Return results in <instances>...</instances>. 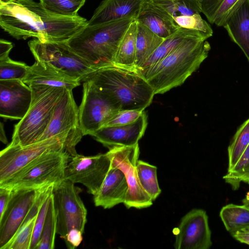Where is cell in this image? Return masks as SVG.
I'll return each instance as SVG.
<instances>
[{
  "label": "cell",
  "mask_w": 249,
  "mask_h": 249,
  "mask_svg": "<svg viewBox=\"0 0 249 249\" xmlns=\"http://www.w3.org/2000/svg\"><path fill=\"white\" fill-rule=\"evenodd\" d=\"M87 22L78 15L53 14L33 0L0 3V26L18 40L35 37L41 42H66Z\"/></svg>",
  "instance_id": "6da1fadb"
},
{
  "label": "cell",
  "mask_w": 249,
  "mask_h": 249,
  "mask_svg": "<svg viewBox=\"0 0 249 249\" xmlns=\"http://www.w3.org/2000/svg\"><path fill=\"white\" fill-rule=\"evenodd\" d=\"M210 43L202 35L184 40L165 57L139 72L152 87L155 94H163L182 85L208 57Z\"/></svg>",
  "instance_id": "7a4b0ae2"
},
{
  "label": "cell",
  "mask_w": 249,
  "mask_h": 249,
  "mask_svg": "<svg viewBox=\"0 0 249 249\" xmlns=\"http://www.w3.org/2000/svg\"><path fill=\"white\" fill-rule=\"evenodd\" d=\"M85 80L91 82L119 110H144L155 95L136 69L113 65L95 70Z\"/></svg>",
  "instance_id": "3957f363"
},
{
  "label": "cell",
  "mask_w": 249,
  "mask_h": 249,
  "mask_svg": "<svg viewBox=\"0 0 249 249\" xmlns=\"http://www.w3.org/2000/svg\"><path fill=\"white\" fill-rule=\"evenodd\" d=\"M135 19L128 18L96 25L87 24L66 42L94 70L110 66L113 65L122 37Z\"/></svg>",
  "instance_id": "277c9868"
},
{
  "label": "cell",
  "mask_w": 249,
  "mask_h": 249,
  "mask_svg": "<svg viewBox=\"0 0 249 249\" xmlns=\"http://www.w3.org/2000/svg\"><path fill=\"white\" fill-rule=\"evenodd\" d=\"M70 157L64 150L46 152L0 183V187L16 190L57 184L64 179Z\"/></svg>",
  "instance_id": "5b68a950"
},
{
  "label": "cell",
  "mask_w": 249,
  "mask_h": 249,
  "mask_svg": "<svg viewBox=\"0 0 249 249\" xmlns=\"http://www.w3.org/2000/svg\"><path fill=\"white\" fill-rule=\"evenodd\" d=\"M66 89L51 88L35 99L25 116L15 126L12 145L35 143L45 131L54 109Z\"/></svg>",
  "instance_id": "8992f818"
},
{
  "label": "cell",
  "mask_w": 249,
  "mask_h": 249,
  "mask_svg": "<svg viewBox=\"0 0 249 249\" xmlns=\"http://www.w3.org/2000/svg\"><path fill=\"white\" fill-rule=\"evenodd\" d=\"M74 184L64 179L54 185L53 192L56 233L63 239L73 229L84 233L87 221V210L79 195L82 191Z\"/></svg>",
  "instance_id": "52a82bcc"
},
{
  "label": "cell",
  "mask_w": 249,
  "mask_h": 249,
  "mask_svg": "<svg viewBox=\"0 0 249 249\" xmlns=\"http://www.w3.org/2000/svg\"><path fill=\"white\" fill-rule=\"evenodd\" d=\"M59 135H64L66 137L64 150L70 157L77 155L75 147L83 135L79 119V107L76 104L71 90L65 89L55 106L47 128L37 142Z\"/></svg>",
  "instance_id": "ba28073f"
},
{
  "label": "cell",
  "mask_w": 249,
  "mask_h": 249,
  "mask_svg": "<svg viewBox=\"0 0 249 249\" xmlns=\"http://www.w3.org/2000/svg\"><path fill=\"white\" fill-rule=\"evenodd\" d=\"M28 44L36 61L47 63L80 82L95 71L66 42H41L36 38Z\"/></svg>",
  "instance_id": "9c48e42d"
},
{
  "label": "cell",
  "mask_w": 249,
  "mask_h": 249,
  "mask_svg": "<svg viewBox=\"0 0 249 249\" xmlns=\"http://www.w3.org/2000/svg\"><path fill=\"white\" fill-rule=\"evenodd\" d=\"M107 154L111 164L122 170L125 176L128 187L124 203L125 207L142 209L151 206L153 201L141 186L137 171L139 143L130 146H115L109 149Z\"/></svg>",
  "instance_id": "30bf717a"
},
{
  "label": "cell",
  "mask_w": 249,
  "mask_h": 249,
  "mask_svg": "<svg viewBox=\"0 0 249 249\" xmlns=\"http://www.w3.org/2000/svg\"><path fill=\"white\" fill-rule=\"evenodd\" d=\"M66 139L64 135H59L25 146L9 144L0 152V183L44 153L64 150Z\"/></svg>",
  "instance_id": "8fae6325"
},
{
  "label": "cell",
  "mask_w": 249,
  "mask_h": 249,
  "mask_svg": "<svg viewBox=\"0 0 249 249\" xmlns=\"http://www.w3.org/2000/svg\"><path fill=\"white\" fill-rule=\"evenodd\" d=\"M79 115L83 136L92 135L119 110L89 80L83 81Z\"/></svg>",
  "instance_id": "7c38bea8"
},
{
  "label": "cell",
  "mask_w": 249,
  "mask_h": 249,
  "mask_svg": "<svg viewBox=\"0 0 249 249\" xmlns=\"http://www.w3.org/2000/svg\"><path fill=\"white\" fill-rule=\"evenodd\" d=\"M110 165L111 160L107 153L89 156L77 154L70 157L64 179L82 184L88 192L94 196L103 184Z\"/></svg>",
  "instance_id": "4fadbf2b"
},
{
  "label": "cell",
  "mask_w": 249,
  "mask_h": 249,
  "mask_svg": "<svg viewBox=\"0 0 249 249\" xmlns=\"http://www.w3.org/2000/svg\"><path fill=\"white\" fill-rule=\"evenodd\" d=\"M174 233L176 249H208L212 245L208 217L202 209H194L187 213Z\"/></svg>",
  "instance_id": "5bb4252c"
},
{
  "label": "cell",
  "mask_w": 249,
  "mask_h": 249,
  "mask_svg": "<svg viewBox=\"0 0 249 249\" xmlns=\"http://www.w3.org/2000/svg\"><path fill=\"white\" fill-rule=\"evenodd\" d=\"M38 189L13 190L6 210L0 216V249H6L18 232L33 204Z\"/></svg>",
  "instance_id": "9a60e30c"
},
{
  "label": "cell",
  "mask_w": 249,
  "mask_h": 249,
  "mask_svg": "<svg viewBox=\"0 0 249 249\" xmlns=\"http://www.w3.org/2000/svg\"><path fill=\"white\" fill-rule=\"evenodd\" d=\"M32 91L22 80H0V115L4 119L21 120L32 102Z\"/></svg>",
  "instance_id": "2e32d148"
},
{
  "label": "cell",
  "mask_w": 249,
  "mask_h": 249,
  "mask_svg": "<svg viewBox=\"0 0 249 249\" xmlns=\"http://www.w3.org/2000/svg\"><path fill=\"white\" fill-rule=\"evenodd\" d=\"M147 125V116L144 110L136 121L121 125L104 126L91 136L109 149L115 146H130L138 143Z\"/></svg>",
  "instance_id": "e0dca14e"
},
{
  "label": "cell",
  "mask_w": 249,
  "mask_h": 249,
  "mask_svg": "<svg viewBox=\"0 0 249 249\" xmlns=\"http://www.w3.org/2000/svg\"><path fill=\"white\" fill-rule=\"evenodd\" d=\"M128 188L124 173L111 164L100 188L93 196L94 204L104 209H110L120 203H124Z\"/></svg>",
  "instance_id": "ac0fdd59"
},
{
  "label": "cell",
  "mask_w": 249,
  "mask_h": 249,
  "mask_svg": "<svg viewBox=\"0 0 249 249\" xmlns=\"http://www.w3.org/2000/svg\"><path fill=\"white\" fill-rule=\"evenodd\" d=\"M23 81L28 86L63 88L71 90L80 83L51 65L37 61L29 67Z\"/></svg>",
  "instance_id": "d6986e66"
},
{
  "label": "cell",
  "mask_w": 249,
  "mask_h": 249,
  "mask_svg": "<svg viewBox=\"0 0 249 249\" xmlns=\"http://www.w3.org/2000/svg\"><path fill=\"white\" fill-rule=\"evenodd\" d=\"M144 0H103L87 25L101 24L125 18H137Z\"/></svg>",
  "instance_id": "ffe728a7"
},
{
  "label": "cell",
  "mask_w": 249,
  "mask_h": 249,
  "mask_svg": "<svg viewBox=\"0 0 249 249\" xmlns=\"http://www.w3.org/2000/svg\"><path fill=\"white\" fill-rule=\"evenodd\" d=\"M136 20L164 39L180 28L172 17L147 0H143Z\"/></svg>",
  "instance_id": "44dd1931"
},
{
  "label": "cell",
  "mask_w": 249,
  "mask_h": 249,
  "mask_svg": "<svg viewBox=\"0 0 249 249\" xmlns=\"http://www.w3.org/2000/svg\"><path fill=\"white\" fill-rule=\"evenodd\" d=\"M223 27L249 61V0H246Z\"/></svg>",
  "instance_id": "7402d4cb"
},
{
  "label": "cell",
  "mask_w": 249,
  "mask_h": 249,
  "mask_svg": "<svg viewBox=\"0 0 249 249\" xmlns=\"http://www.w3.org/2000/svg\"><path fill=\"white\" fill-rule=\"evenodd\" d=\"M246 0H199L201 13L209 22L223 27Z\"/></svg>",
  "instance_id": "603a6c76"
},
{
  "label": "cell",
  "mask_w": 249,
  "mask_h": 249,
  "mask_svg": "<svg viewBox=\"0 0 249 249\" xmlns=\"http://www.w3.org/2000/svg\"><path fill=\"white\" fill-rule=\"evenodd\" d=\"M164 40L143 24L137 22L135 68L137 69Z\"/></svg>",
  "instance_id": "cb8c5ba5"
},
{
  "label": "cell",
  "mask_w": 249,
  "mask_h": 249,
  "mask_svg": "<svg viewBox=\"0 0 249 249\" xmlns=\"http://www.w3.org/2000/svg\"><path fill=\"white\" fill-rule=\"evenodd\" d=\"M199 35L206 38L200 32L180 27L175 33L165 38L153 54L137 70L139 72L145 70L165 57L186 39Z\"/></svg>",
  "instance_id": "d4e9b609"
},
{
  "label": "cell",
  "mask_w": 249,
  "mask_h": 249,
  "mask_svg": "<svg viewBox=\"0 0 249 249\" xmlns=\"http://www.w3.org/2000/svg\"><path fill=\"white\" fill-rule=\"evenodd\" d=\"M137 21L134 20L129 25L121 41L113 61V65L135 69L136 42Z\"/></svg>",
  "instance_id": "484cf974"
},
{
  "label": "cell",
  "mask_w": 249,
  "mask_h": 249,
  "mask_svg": "<svg viewBox=\"0 0 249 249\" xmlns=\"http://www.w3.org/2000/svg\"><path fill=\"white\" fill-rule=\"evenodd\" d=\"M219 216L231 234L249 228V205L229 204L221 209Z\"/></svg>",
  "instance_id": "4316f807"
},
{
  "label": "cell",
  "mask_w": 249,
  "mask_h": 249,
  "mask_svg": "<svg viewBox=\"0 0 249 249\" xmlns=\"http://www.w3.org/2000/svg\"><path fill=\"white\" fill-rule=\"evenodd\" d=\"M173 18L201 13L199 0H147Z\"/></svg>",
  "instance_id": "83f0119b"
},
{
  "label": "cell",
  "mask_w": 249,
  "mask_h": 249,
  "mask_svg": "<svg viewBox=\"0 0 249 249\" xmlns=\"http://www.w3.org/2000/svg\"><path fill=\"white\" fill-rule=\"evenodd\" d=\"M136 168L141 186L154 201L161 193L157 176V167L142 160H138Z\"/></svg>",
  "instance_id": "f1b7e54d"
},
{
  "label": "cell",
  "mask_w": 249,
  "mask_h": 249,
  "mask_svg": "<svg viewBox=\"0 0 249 249\" xmlns=\"http://www.w3.org/2000/svg\"><path fill=\"white\" fill-rule=\"evenodd\" d=\"M249 144V118L238 128L228 148V171L236 164Z\"/></svg>",
  "instance_id": "f546056e"
},
{
  "label": "cell",
  "mask_w": 249,
  "mask_h": 249,
  "mask_svg": "<svg viewBox=\"0 0 249 249\" xmlns=\"http://www.w3.org/2000/svg\"><path fill=\"white\" fill-rule=\"evenodd\" d=\"M56 221L52 193L40 239L35 249L54 248L55 236L57 233Z\"/></svg>",
  "instance_id": "4dcf8cb0"
},
{
  "label": "cell",
  "mask_w": 249,
  "mask_h": 249,
  "mask_svg": "<svg viewBox=\"0 0 249 249\" xmlns=\"http://www.w3.org/2000/svg\"><path fill=\"white\" fill-rule=\"evenodd\" d=\"M86 0H39L44 8L58 16L74 17Z\"/></svg>",
  "instance_id": "1f68e13d"
},
{
  "label": "cell",
  "mask_w": 249,
  "mask_h": 249,
  "mask_svg": "<svg viewBox=\"0 0 249 249\" xmlns=\"http://www.w3.org/2000/svg\"><path fill=\"white\" fill-rule=\"evenodd\" d=\"M25 63L9 57L0 60V80L24 79L29 68Z\"/></svg>",
  "instance_id": "d6a6232c"
},
{
  "label": "cell",
  "mask_w": 249,
  "mask_h": 249,
  "mask_svg": "<svg viewBox=\"0 0 249 249\" xmlns=\"http://www.w3.org/2000/svg\"><path fill=\"white\" fill-rule=\"evenodd\" d=\"M174 19L179 27L200 32L207 39L213 34L211 26L201 18L200 14L179 16Z\"/></svg>",
  "instance_id": "836d02e7"
},
{
  "label": "cell",
  "mask_w": 249,
  "mask_h": 249,
  "mask_svg": "<svg viewBox=\"0 0 249 249\" xmlns=\"http://www.w3.org/2000/svg\"><path fill=\"white\" fill-rule=\"evenodd\" d=\"M36 216L29 220L20 228L6 249H30Z\"/></svg>",
  "instance_id": "e575fe53"
},
{
  "label": "cell",
  "mask_w": 249,
  "mask_h": 249,
  "mask_svg": "<svg viewBox=\"0 0 249 249\" xmlns=\"http://www.w3.org/2000/svg\"><path fill=\"white\" fill-rule=\"evenodd\" d=\"M52 195L46 198L36 217L30 249H35L40 239Z\"/></svg>",
  "instance_id": "d590c367"
},
{
  "label": "cell",
  "mask_w": 249,
  "mask_h": 249,
  "mask_svg": "<svg viewBox=\"0 0 249 249\" xmlns=\"http://www.w3.org/2000/svg\"><path fill=\"white\" fill-rule=\"evenodd\" d=\"M144 110L142 109L119 110L104 126L121 125L132 123L139 119Z\"/></svg>",
  "instance_id": "8d00e7d4"
},
{
  "label": "cell",
  "mask_w": 249,
  "mask_h": 249,
  "mask_svg": "<svg viewBox=\"0 0 249 249\" xmlns=\"http://www.w3.org/2000/svg\"><path fill=\"white\" fill-rule=\"evenodd\" d=\"M83 232L77 229L70 231L64 238L67 247L74 249L77 247L83 240Z\"/></svg>",
  "instance_id": "74e56055"
},
{
  "label": "cell",
  "mask_w": 249,
  "mask_h": 249,
  "mask_svg": "<svg viewBox=\"0 0 249 249\" xmlns=\"http://www.w3.org/2000/svg\"><path fill=\"white\" fill-rule=\"evenodd\" d=\"M12 193V190L0 187V216L3 214L5 211Z\"/></svg>",
  "instance_id": "f35d334b"
},
{
  "label": "cell",
  "mask_w": 249,
  "mask_h": 249,
  "mask_svg": "<svg viewBox=\"0 0 249 249\" xmlns=\"http://www.w3.org/2000/svg\"><path fill=\"white\" fill-rule=\"evenodd\" d=\"M13 47L12 42L1 39L0 40V60L9 58V54Z\"/></svg>",
  "instance_id": "ab89813d"
},
{
  "label": "cell",
  "mask_w": 249,
  "mask_h": 249,
  "mask_svg": "<svg viewBox=\"0 0 249 249\" xmlns=\"http://www.w3.org/2000/svg\"><path fill=\"white\" fill-rule=\"evenodd\" d=\"M231 234L239 242L249 245V229H242Z\"/></svg>",
  "instance_id": "60d3db41"
},
{
  "label": "cell",
  "mask_w": 249,
  "mask_h": 249,
  "mask_svg": "<svg viewBox=\"0 0 249 249\" xmlns=\"http://www.w3.org/2000/svg\"><path fill=\"white\" fill-rule=\"evenodd\" d=\"M0 141L4 143H7V140L6 138L4 130L3 129V127L2 126V124H1V128H0Z\"/></svg>",
  "instance_id": "b9f144b4"
},
{
  "label": "cell",
  "mask_w": 249,
  "mask_h": 249,
  "mask_svg": "<svg viewBox=\"0 0 249 249\" xmlns=\"http://www.w3.org/2000/svg\"><path fill=\"white\" fill-rule=\"evenodd\" d=\"M243 203L249 205V192L247 194L245 198L243 200Z\"/></svg>",
  "instance_id": "7bdbcfd3"
},
{
  "label": "cell",
  "mask_w": 249,
  "mask_h": 249,
  "mask_svg": "<svg viewBox=\"0 0 249 249\" xmlns=\"http://www.w3.org/2000/svg\"><path fill=\"white\" fill-rule=\"evenodd\" d=\"M16 0H0V4H6L15 1Z\"/></svg>",
  "instance_id": "ee69618b"
},
{
  "label": "cell",
  "mask_w": 249,
  "mask_h": 249,
  "mask_svg": "<svg viewBox=\"0 0 249 249\" xmlns=\"http://www.w3.org/2000/svg\"><path fill=\"white\" fill-rule=\"evenodd\" d=\"M249 184V181H248V182Z\"/></svg>",
  "instance_id": "f6af8a7d"
},
{
  "label": "cell",
  "mask_w": 249,
  "mask_h": 249,
  "mask_svg": "<svg viewBox=\"0 0 249 249\" xmlns=\"http://www.w3.org/2000/svg\"><path fill=\"white\" fill-rule=\"evenodd\" d=\"M248 229H249V228Z\"/></svg>",
  "instance_id": "bcb514c9"
}]
</instances>
